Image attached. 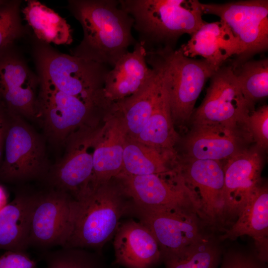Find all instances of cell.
Instances as JSON below:
<instances>
[{
  "mask_svg": "<svg viewBox=\"0 0 268 268\" xmlns=\"http://www.w3.org/2000/svg\"><path fill=\"white\" fill-rule=\"evenodd\" d=\"M9 115L0 180L11 183L45 179L50 167L42 138L24 118Z\"/></svg>",
  "mask_w": 268,
  "mask_h": 268,
  "instance_id": "cell-7",
  "label": "cell"
},
{
  "mask_svg": "<svg viewBox=\"0 0 268 268\" xmlns=\"http://www.w3.org/2000/svg\"><path fill=\"white\" fill-rule=\"evenodd\" d=\"M176 155L175 151L148 146L127 136L123 168L119 175L167 174L175 168L170 169L169 164L176 158Z\"/></svg>",
  "mask_w": 268,
  "mask_h": 268,
  "instance_id": "cell-26",
  "label": "cell"
},
{
  "mask_svg": "<svg viewBox=\"0 0 268 268\" xmlns=\"http://www.w3.org/2000/svg\"><path fill=\"white\" fill-rule=\"evenodd\" d=\"M37 74L62 92L87 100L103 101V87L110 67L61 53L31 36Z\"/></svg>",
  "mask_w": 268,
  "mask_h": 268,
  "instance_id": "cell-4",
  "label": "cell"
},
{
  "mask_svg": "<svg viewBox=\"0 0 268 268\" xmlns=\"http://www.w3.org/2000/svg\"><path fill=\"white\" fill-rule=\"evenodd\" d=\"M0 268H37V265L26 252L7 251L0 256Z\"/></svg>",
  "mask_w": 268,
  "mask_h": 268,
  "instance_id": "cell-34",
  "label": "cell"
},
{
  "mask_svg": "<svg viewBox=\"0 0 268 268\" xmlns=\"http://www.w3.org/2000/svg\"><path fill=\"white\" fill-rule=\"evenodd\" d=\"M26 1L21 12L37 39L49 44L72 43V30L64 18L38 0Z\"/></svg>",
  "mask_w": 268,
  "mask_h": 268,
  "instance_id": "cell-27",
  "label": "cell"
},
{
  "mask_svg": "<svg viewBox=\"0 0 268 268\" xmlns=\"http://www.w3.org/2000/svg\"><path fill=\"white\" fill-rule=\"evenodd\" d=\"M114 236L115 263L127 268H151L162 262L155 237L141 222L120 224Z\"/></svg>",
  "mask_w": 268,
  "mask_h": 268,
  "instance_id": "cell-18",
  "label": "cell"
},
{
  "mask_svg": "<svg viewBox=\"0 0 268 268\" xmlns=\"http://www.w3.org/2000/svg\"><path fill=\"white\" fill-rule=\"evenodd\" d=\"M246 126L253 141L266 150L268 146V106L264 105L254 110L246 121Z\"/></svg>",
  "mask_w": 268,
  "mask_h": 268,
  "instance_id": "cell-33",
  "label": "cell"
},
{
  "mask_svg": "<svg viewBox=\"0 0 268 268\" xmlns=\"http://www.w3.org/2000/svg\"><path fill=\"white\" fill-rule=\"evenodd\" d=\"M213 231L180 252L164 258L165 268H218L224 250L220 235Z\"/></svg>",
  "mask_w": 268,
  "mask_h": 268,
  "instance_id": "cell-28",
  "label": "cell"
},
{
  "mask_svg": "<svg viewBox=\"0 0 268 268\" xmlns=\"http://www.w3.org/2000/svg\"><path fill=\"white\" fill-rule=\"evenodd\" d=\"M172 171L165 175H119L115 179L132 200L134 207L189 208L196 210L201 217L198 198L180 173L175 169L169 179L166 178Z\"/></svg>",
  "mask_w": 268,
  "mask_h": 268,
  "instance_id": "cell-10",
  "label": "cell"
},
{
  "mask_svg": "<svg viewBox=\"0 0 268 268\" xmlns=\"http://www.w3.org/2000/svg\"><path fill=\"white\" fill-rule=\"evenodd\" d=\"M180 49L187 57H202L215 70L230 58L239 56L242 51L237 38L221 20L205 22Z\"/></svg>",
  "mask_w": 268,
  "mask_h": 268,
  "instance_id": "cell-20",
  "label": "cell"
},
{
  "mask_svg": "<svg viewBox=\"0 0 268 268\" xmlns=\"http://www.w3.org/2000/svg\"><path fill=\"white\" fill-rule=\"evenodd\" d=\"M99 130L90 124L71 133L66 139L63 158L45 177L51 189L65 192L77 200L89 189L93 174V153Z\"/></svg>",
  "mask_w": 268,
  "mask_h": 268,
  "instance_id": "cell-11",
  "label": "cell"
},
{
  "mask_svg": "<svg viewBox=\"0 0 268 268\" xmlns=\"http://www.w3.org/2000/svg\"><path fill=\"white\" fill-rule=\"evenodd\" d=\"M40 78L14 45L0 49V107L8 115L36 119Z\"/></svg>",
  "mask_w": 268,
  "mask_h": 268,
  "instance_id": "cell-13",
  "label": "cell"
},
{
  "mask_svg": "<svg viewBox=\"0 0 268 268\" xmlns=\"http://www.w3.org/2000/svg\"><path fill=\"white\" fill-rule=\"evenodd\" d=\"M20 0H0V49L29 34L22 22Z\"/></svg>",
  "mask_w": 268,
  "mask_h": 268,
  "instance_id": "cell-31",
  "label": "cell"
},
{
  "mask_svg": "<svg viewBox=\"0 0 268 268\" xmlns=\"http://www.w3.org/2000/svg\"><path fill=\"white\" fill-rule=\"evenodd\" d=\"M264 150L257 145L249 146L226 160L223 165V201L227 228L263 183Z\"/></svg>",
  "mask_w": 268,
  "mask_h": 268,
  "instance_id": "cell-16",
  "label": "cell"
},
{
  "mask_svg": "<svg viewBox=\"0 0 268 268\" xmlns=\"http://www.w3.org/2000/svg\"><path fill=\"white\" fill-rule=\"evenodd\" d=\"M252 141L245 125H192L184 140V157L226 160L249 147Z\"/></svg>",
  "mask_w": 268,
  "mask_h": 268,
  "instance_id": "cell-17",
  "label": "cell"
},
{
  "mask_svg": "<svg viewBox=\"0 0 268 268\" xmlns=\"http://www.w3.org/2000/svg\"><path fill=\"white\" fill-rule=\"evenodd\" d=\"M110 181L74 200L71 229L64 247L98 251L114 236L121 217L132 205L124 199L119 185Z\"/></svg>",
  "mask_w": 268,
  "mask_h": 268,
  "instance_id": "cell-3",
  "label": "cell"
},
{
  "mask_svg": "<svg viewBox=\"0 0 268 268\" xmlns=\"http://www.w3.org/2000/svg\"><path fill=\"white\" fill-rule=\"evenodd\" d=\"M109 118L99 130L93 153V174L89 189L110 182L122 172L124 148L128 136L122 119L108 112Z\"/></svg>",
  "mask_w": 268,
  "mask_h": 268,
  "instance_id": "cell-19",
  "label": "cell"
},
{
  "mask_svg": "<svg viewBox=\"0 0 268 268\" xmlns=\"http://www.w3.org/2000/svg\"><path fill=\"white\" fill-rule=\"evenodd\" d=\"M37 194L18 193L0 210V250L26 252Z\"/></svg>",
  "mask_w": 268,
  "mask_h": 268,
  "instance_id": "cell-24",
  "label": "cell"
},
{
  "mask_svg": "<svg viewBox=\"0 0 268 268\" xmlns=\"http://www.w3.org/2000/svg\"><path fill=\"white\" fill-rule=\"evenodd\" d=\"M45 268H102L97 255L85 249L61 247L44 253Z\"/></svg>",
  "mask_w": 268,
  "mask_h": 268,
  "instance_id": "cell-30",
  "label": "cell"
},
{
  "mask_svg": "<svg viewBox=\"0 0 268 268\" xmlns=\"http://www.w3.org/2000/svg\"><path fill=\"white\" fill-rule=\"evenodd\" d=\"M210 79L204 99L191 116L192 125L246 126L255 104L243 95L231 65H223Z\"/></svg>",
  "mask_w": 268,
  "mask_h": 268,
  "instance_id": "cell-8",
  "label": "cell"
},
{
  "mask_svg": "<svg viewBox=\"0 0 268 268\" xmlns=\"http://www.w3.org/2000/svg\"><path fill=\"white\" fill-rule=\"evenodd\" d=\"M245 99L255 104L268 95V59L231 64Z\"/></svg>",
  "mask_w": 268,
  "mask_h": 268,
  "instance_id": "cell-29",
  "label": "cell"
},
{
  "mask_svg": "<svg viewBox=\"0 0 268 268\" xmlns=\"http://www.w3.org/2000/svg\"><path fill=\"white\" fill-rule=\"evenodd\" d=\"M146 53L137 41L133 50L123 56L109 71L103 91L110 104L135 94L154 75L155 69L146 62Z\"/></svg>",
  "mask_w": 268,
  "mask_h": 268,
  "instance_id": "cell-21",
  "label": "cell"
},
{
  "mask_svg": "<svg viewBox=\"0 0 268 268\" xmlns=\"http://www.w3.org/2000/svg\"><path fill=\"white\" fill-rule=\"evenodd\" d=\"M74 201L68 193L54 189L38 193L31 217L29 247L65 246L71 229Z\"/></svg>",
  "mask_w": 268,
  "mask_h": 268,
  "instance_id": "cell-15",
  "label": "cell"
},
{
  "mask_svg": "<svg viewBox=\"0 0 268 268\" xmlns=\"http://www.w3.org/2000/svg\"><path fill=\"white\" fill-rule=\"evenodd\" d=\"M134 19L138 42L146 52L174 49L183 34L190 35L205 22L197 0H119Z\"/></svg>",
  "mask_w": 268,
  "mask_h": 268,
  "instance_id": "cell-2",
  "label": "cell"
},
{
  "mask_svg": "<svg viewBox=\"0 0 268 268\" xmlns=\"http://www.w3.org/2000/svg\"><path fill=\"white\" fill-rule=\"evenodd\" d=\"M132 208L138 214L140 222L146 225L155 237L161 252L162 261L215 231L194 209Z\"/></svg>",
  "mask_w": 268,
  "mask_h": 268,
  "instance_id": "cell-12",
  "label": "cell"
},
{
  "mask_svg": "<svg viewBox=\"0 0 268 268\" xmlns=\"http://www.w3.org/2000/svg\"><path fill=\"white\" fill-rule=\"evenodd\" d=\"M151 52L163 69L174 125H187L206 81L215 70L204 60L187 57L180 49L165 47Z\"/></svg>",
  "mask_w": 268,
  "mask_h": 268,
  "instance_id": "cell-5",
  "label": "cell"
},
{
  "mask_svg": "<svg viewBox=\"0 0 268 268\" xmlns=\"http://www.w3.org/2000/svg\"><path fill=\"white\" fill-rule=\"evenodd\" d=\"M220 235L224 241L251 237L260 257L268 261V188L263 183L245 204L232 225Z\"/></svg>",
  "mask_w": 268,
  "mask_h": 268,
  "instance_id": "cell-22",
  "label": "cell"
},
{
  "mask_svg": "<svg viewBox=\"0 0 268 268\" xmlns=\"http://www.w3.org/2000/svg\"><path fill=\"white\" fill-rule=\"evenodd\" d=\"M177 169L186 184L196 194L201 217L213 229L227 228L223 201L224 173L220 161L183 157Z\"/></svg>",
  "mask_w": 268,
  "mask_h": 268,
  "instance_id": "cell-14",
  "label": "cell"
},
{
  "mask_svg": "<svg viewBox=\"0 0 268 268\" xmlns=\"http://www.w3.org/2000/svg\"><path fill=\"white\" fill-rule=\"evenodd\" d=\"M39 77L36 119L55 143H64L71 133L89 124L96 115L105 113L108 109L105 102L87 100L64 93L48 80Z\"/></svg>",
  "mask_w": 268,
  "mask_h": 268,
  "instance_id": "cell-6",
  "label": "cell"
},
{
  "mask_svg": "<svg viewBox=\"0 0 268 268\" xmlns=\"http://www.w3.org/2000/svg\"><path fill=\"white\" fill-rule=\"evenodd\" d=\"M218 268H268V262L262 260L254 247L233 245L224 248Z\"/></svg>",
  "mask_w": 268,
  "mask_h": 268,
  "instance_id": "cell-32",
  "label": "cell"
},
{
  "mask_svg": "<svg viewBox=\"0 0 268 268\" xmlns=\"http://www.w3.org/2000/svg\"><path fill=\"white\" fill-rule=\"evenodd\" d=\"M203 13L218 16L240 42L241 54L232 63L250 60L268 48V0H248L222 4L200 3Z\"/></svg>",
  "mask_w": 268,
  "mask_h": 268,
  "instance_id": "cell-9",
  "label": "cell"
},
{
  "mask_svg": "<svg viewBox=\"0 0 268 268\" xmlns=\"http://www.w3.org/2000/svg\"><path fill=\"white\" fill-rule=\"evenodd\" d=\"M157 61L162 72L160 91L147 121L139 134L132 138L153 148L175 151L179 137L171 116L167 80L162 65Z\"/></svg>",
  "mask_w": 268,
  "mask_h": 268,
  "instance_id": "cell-25",
  "label": "cell"
},
{
  "mask_svg": "<svg viewBox=\"0 0 268 268\" xmlns=\"http://www.w3.org/2000/svg\"><path fill=\"white\" fill-rule=\"evenodd\" d=\"M146 60L155 73L137 92L122 100L112 103L109 112L119 116L123 120L128 136L134 138L141 132L152 112L162 84L161 67L154 57L147 55Z\"/></svg>",
  "mask_w": 268,
  "mask_h": 268,
  "instance_id": "cell-23",
  "label": "cell"
},
{
  "mask_svg": "<svg viewBox=\"0 0 268 268\" xmlns=\"http://www.w3.org/2000/svg\"><path fill=\"white\" fill-rule=\"evenodd\" d=\"M67 8L83 33L71 55L112 68L137 41L132 32L134 19L119 0H69Z\"/></svg>",
  "mask_w": 268,
  "mask_h": 268,
  "instance_id": "cell-1",
  "label": "cell"
},
{
  "mask_svg": "<svg viewBox=\"0 0 268 268\" xmlns=\"http://www.w3.org/2000/svg\"><path fill=\"white\" fill-rule=\"evenodd\" d=\"M7 197L4 188L0 185V210L7 203Z\"/></svg>",
  "mask_w": 268,
  "mask_h": 268,
  "instance_id": "cell-36",
  "label": "cell"
},
{
  "mask_svg": "<svg viewBox=\"0 0 268 268\" xmlns=\"http://www.w3.org/2000/svg\"><path fill=\"white\" fill-rule=\"evenodd\" d=\"M9 119V115L0 107V164L3 156L5 137Z\"/></svg>",
  "mask_w": 268,
  "mask_h": 268,
  "instance_id": "cell-35",
  "label": "cell"
}]
</instances>
